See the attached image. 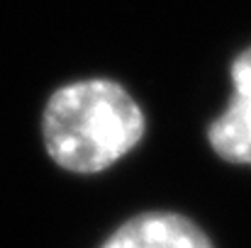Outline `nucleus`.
I'll return each mask as SVG.
<instances>
[{"label": "nucleus", "instance_id": "obj_3", "mask_svg": "<svg viewBox=\"0 0 251 248\" xmlns=\"http://www.w3.org/2000/svg\"><path fill=\"white\" fill-rule=\"evenodd\" d=\"M100 248H212V244L183 214L144 212L125 222Z\"/></svg>", "mask_w": 251, "mask_h": 248}, {"label": "nucleus", "instance_id": "obj_1", "mask_svg": "<svg viewBox=\"0 0 251 248\" xmlns=\"http://www.w3.org/2000/svg\"><path fill=\"white\" fill-rule=\"evenodd\" d=\"M51 161L71 173H98L127 156L144 136V114L117 83L93 78L59 88L42 117Z\"/></svg>", "mask_w": 251, "mask_h": 248}, {"label": "nucleus", "instance_id": "obj_2", "mask_svg": "<svg viewBox=\"0 0 251 248\" xmlns=\"http://www.w3.org/2000/svg\"><path fill=\"white\" fill-rule=\"evenodd\" d=\"M232 85L234 97L210 124L207 141L220 158L251 165V46L232 64Z\"/></svg>", "mask_w": 251, "mask_h": 248}]
</instances>
